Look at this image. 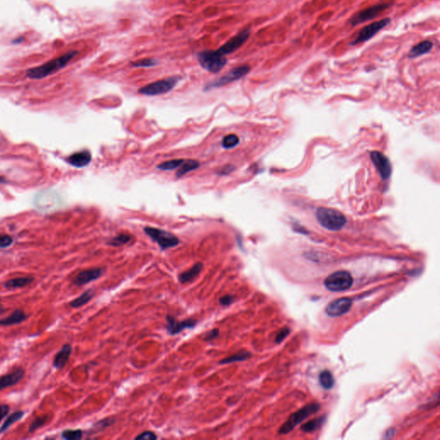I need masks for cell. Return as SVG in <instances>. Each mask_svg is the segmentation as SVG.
Wrapping results in <instances>:
<instances>
[{"label": "cell", "instance_id": "ee69618b", "mask_svg": "<svg viewBox=\"0 0 440 440\" xmlns=\"http://www.w3.org/2000/svg\"><path fill=\"white\" fill-rule=\"evenodd\" d=\"M4 182V180L3 178H0V184H3Z\"/></svg>", "mask_w": 440, "mask_h": 440}, {"label": "cell", "instance_id": "e575fe53", "mask_svg": "<svg viewBox=\"0 0 440 440\" xmlns=\"http://www.w3.org/2000/svg\"><path fill=\"white\" fill-rule=\"evenodd\" d=\"M46 420H48V416L38 417V418L34 420V422L31 423L30 428H28V432L31 434L33 432L36 431L37 429H39V428H42V426L46 424Z\"/></svg>", "mask_w": 440, "mask_h": 440}, {"label": "cell", "instance_id": "4316f807", "mask_svg": "<svg viewBox=\"0 0 440 440\" xmlns=\"http://www.w3.org/2000/svg\"><path fill=\"white\" fill-rule=\"evenodd\" d=\"M319 382L321 384L322 386L326 390H330L333 388L334 384V379L332 373L330 370H324L320 373L319 376Z\"/></svg>", "mask_w": 440, "mask_h": 440}, {"label": "cell", "instance_id": "ab89813d", "mask_svg": "<svg viewBox=\"0 0 440 440\" xmlns=\"http://www.w3.org/2000/svg\"><path fill=\"white\" fill-rule=\"evenodd\" d=\"M9 412L10 406H8V405H6V404L0 405V422H1L6 416H8Z\"/></svg>", "mask_w": 440, "mask_h": 440}, {"label": "cell", "instance_id": "6da1fadb", "mask_svg": "<svg viewBox=\"0 0 440 440\" xmlns=\"http://www.w3.org/2000/svg\"><path fill=\"white\" fill-rule=\"evenodd\" d=\"M78 54V51L72 50L66 52L58 58H54L52 60L46 62V64H42L40 66L30 68L27 70V76L30 80H42L46 76H50L51 74H54L64 66H66L69 64V62H72Z\"/></svg>", "mask_w": 440, "mask_h": 440}, {"label": "cell", "instance_id": "4dcf8cb0", "mask_svg": "<svg viewBox=\"0 0 440 440\" xmlns=\"http://www.w3.org/2000/svg\"><path fill=\"white\" fill-rule=\"evenodd\" d=\"M158 64V62L156 58H141V60H136V62H132L130 63L131 66H132V68H153V66H155Z\"/></svg>", "mask_w": 440, "mask_h": 440}, {"label": "cell", "instance_id": "83f0119b", "mask_svg": "<svg viewBox=\"0 0 440 440\" xmlns=\"http://www.w3.org/2000/svg\"><path fill=\"white\" fill-rule=\"evenodd\" d=\"M114 422V420L112 418H106V419L96 422L95 424L92 426V429L90 430V434H95L98 432L104 431V429L113 425Z\"/></svg>", "mask_w": 440, "mask_h": 440}, {"label": "cell", "instance_id": "5b68a950", "mask_svg": "<svg viewBox=\"0 0 440 440\" xmlns=\"http://www.w3.org/2000/svg\"><path fill=\"white\" fill-rule=\"evenodd\" d=\"M250 72V66L248 64H242V66L234 68L229 70L227 74H224V76H220L217 80H214V81L208 84L206 86L205 90H209L214 89V88H220L222 86H226L228 84L241 80L244 76H246Z\"/></svg>", "mask_w": 440, "mask_h": 440}, {"label": "cell", "instance_id": "9a60e30c", "mask_svg": "<svg viewBox=\"0 0 440 440\" xmlns=\"http://www.w3.org/2000/svg\"><path fill=\"white\" fill-rule=\"evenodd\" d=\"M370 158L382 178L387 179L390 178V176L392 174V164L390 162V160L387 158V156H385L384 154L378 152H373L370 153Z\"/></svg>", "mask_w": 440, "mask_h": 440}, {"label": "cell", "instance_id": "277c9868", "mask_svg": "<svg viewBox=\"0 0 440 440\" xmlns=\"http://www.w3.org/2000/svg\"><path fill=\"white\" fill-rule=\"evenodd\" d=\"M182 80V76H173L152 82L138 90V93L144 96H158L165 94L174 89V86Z\"/></svg>", "mask_w": 440, "mask_h": 440}, {"label": "cell", "instance_id": "9c48e42d", "mask_svg": "<svg viewBox=\"0 0 440 440\" xmlns=\"http://www.w3.org/2000/svg\"><path fill=\"white\" fill-rule=\"evenodd\" d=\"M390 6V4H376L375 6H372L367 9L362 10L360 12L355 13L354 15L352 16L349 20V22L352 26L354 27V26L363 24L364 22L372 20V19L376 18V16L380 15L381 13L384 12L385 10L388 9Z\"/></svg>", "mask_w": 440, "mask_h": 440}, {"label": "cell", "instance_id": "8992f818", "mask_svg": "<svg viewBox=\"0 0 440 440\" xmlns=\"http://www.w3.org/2000/svg\"><path fill=\"white\" fill-rule=\"evenodd\" d=\"M354 278L348 271H338L328 276L324 280V286L331 292H343L351 288Z\"/></svg>", "mask_w": 440, "mask_h": 440}, {"label": "cell", "instance_id": "f35d334b", "mask_svg": "<svg viewBox=\"0 0 440 440\" xmlns=\"http://www.w3.org/2000/svg\"><path fill=\"white\" fill-rule=\"evenodd\" d=\"M235 298L232 295H226V296H221L220 298V304L222 306H229L234 302Z\"/></svg>", "mask_w": 440, "mask_h": 440}, {"label": "cell", "instance_id": "7a4b0ae2", "mask_svg": "<svg viewBox=\"0 0 440 440\" xmlns=\"http://www.w3.org/2000/svg\"><path fill=\"white\" fill-rule=\"evenodd\" d=\"M197 60L203 69L212 74H218L227 64L226 55L218 50H204L197 54Z\"/></svg>", "mask_w": 440, "mask_h": 440}, {"label": "cell", "instance_id": "1f68e13d", "mask_svg": "<svg viewBox=\"0 0 440 440\" xmlns=\"http://www.w3.org/2000/svg\"><path fill=\"white\" fill-rule=\"evenodd\" d=\"M82 431L76 430H64L62 432V437L66 440H80L82 438Z\"/></svg>", "mask_w": 440, "mask_h": 440}, {"label": "cell", "instance_id": "ac0fdd59", "mask_svg": "<svg viewBox=\"0 0 440 440\" xmlns=\"http://www.w3.org/2000/svg\"><path fill=\"white\" fill-rule=\"evenodd\" d=\"M72 350V348L70 344H64L60 349V351L55 355L54 360L52 362L54 367L58 370L63 369L66 366V364H68V360L70 358Z\"/></svg>", "mask_w": 440, "mask_h": 440}, {"label": "cell", "instance_id": "2e32d148", "mask_svg": "<svg viewBox=\"0 0 440 440\" xmlns=\"http://www.w3.org/2000/svg\"><path fill=\"white\" fill-rule=\"evenodd\" d=\"M24 376L25 370L19 368L12 372L0 376V392L4 388H10L12 386L18 384L19 382H21Z\"/></svg>", "mask_w": 440, "mask_h": 440}, {"label": "cell", "instance_id": "ffe728a7", "mask_svg": "<svg viewBox=\"0 0 440 440\" xmlns=\"http://www.w3.org/2000/svg\"><path fill=\"white\" fill-rule=\"evenodd\" d=\"M202 269H203V264L200 262L196 263L191 268L179 274L178 276L179 282L182 284H186L192 282L200 274Z\"/></svg>", "mask_w": 440, "mask_h": 440}, {"label": "cell", "instance_id": "5bb4252c", "mask_svg": "<svg viewBox=\"0 0 440 440\" xmlns=\"http://www.w3.org/2000/svg\"><path fill=\"white\" fill-rule=\"evenodd\" d=\"M104 269L101 268L82 270L72 278V284L76 286L89 284L90 282H95L100 278L102 275L104 274Z\"/></svg>", "mask_w": 440, "mask_h": 440}, {"label": "cell", "instance_id": "d6a6232c", "mask_svg": "<svg viewBox=\"0 0 440 440\" xmlns=\"http://www.w3.org/2000/svg\"><path fill=\"white\" fill-rule=\"evenodd\" d=\"M238 143L239 138L236 135L233 134H232L227 135V136L224 138L222 146L226 149H230V148H233L236 146H238Z\"/></svg>", "mask_w": 440, "mask_h": 440}, {"label": "cell", "instance_id": "74e56055", "mask_svg": "<svg viewBox=\"0 0 440 440\" xmlns=\"http://www.w3.org/2000/svg\"><path fill=\"white\" fill-rule=\"evenodd\" d=\"M220 330L218 328H214V330H210V331H208V333L206 334L204 340H206V342H212V340L217 339L218 337L220 336Z\"/></svg>", "mask_w": 440, "mask_h": 440}, {"label": "cell", "instance_id": "603a6c76", "mask_svg": "<svg viewBox=\"0 0 440 440\" xmlns=\"http://www.w3.org/2000/svg\"><path fill=\"white\" fill-rule=\"evenodd\" d=\"M94 295H95V290L89 289V290L84 292V294H81L78 298L70 301L69 302V306L74 309L80 308L82 306H86V304H88L93 298Z\"/></svg>", "mask_w": 440, "mask_h": 440}, {"label": "cell", "instance_id": "7bdbcfd3", "mask_svg": "<svg viewBox=\"0 0 440 440\" xmlns=\"http://www.w3.org/2000/svg\"><path fill=\"white\" fill-rule=\"evenodd\" d=\"M4 312H6V309L4 308L3 306H2V304H1V302H0V316L2 315V314H4Z\"/></svg>", "mask_w": 440, "mask_h": 440}, {"label": "cell", "instance_id": "ba28073f", "mask_svg": "<svg viewBox=\"0 0 440 440\" xmlns=\"http://www.w3.org/2000/svg\"><path fill=\"white\" fill-rule=\"evenodd\" d=\"M319 410H320V406L318 404H312L298 410L292 416H290L288 422L282 426V428L280 429V434H286L290 432V431H292V429L296 425H298L304 420L307 419L309 416H312L313 414L318 412Z\"/></svg>", "mask_w": 440, "mask_h": 440}, {"label": "cell", "instance_id": "d6986e66", "mask_svg": "<svg viewBox=\"0 0 440 440\" xmlns=\"http://www.w3.org/2000/svg\"><path fill=\"white\" fill-rule=\"evenodd\" d=\"M28 318V316L22 310H16L9 316L0 319V326L8 327V326H12L16 324H20L26 321Z\"/></svg>", "mask_w": 440, "mask_h": 440}, {"label": "cell", "instance_id": "b9f144b4", "mask_svg": "<svg viewBox=\"0 0 440 440\" xmlns=\"http://www.w3.org/2000/svg\"><path fill=\"white\" fill-rule=\"evenodd\" d=\"M233 170H234V167H233L232 165H226L224 168H221V170L218 173L220 174H228L230 172H232Z\"/></svg>", "mask_w": 440, "mask_h": 440}, {"label": "cell", "instance_id": "484cf974", "mask_svg": "<svg viewBox=\"0 0 440 440\" xmlns=\"http://www.w3.org/2000/svg\"><path fill=\"white\" fill-rule=\"evenodd\" d=\"M250 354L248 352H239L238 354H235L232 355V356H229V357L226 358H224L222 360H220V364H229L236 363V362H241V361H244L248 360V358H250Z\"/></svg>", "mask_w": 440, "mask_h": 440}, {"label": "cell", "instance_id": "d4e9b609", "mask_svg": "<svg viewBox=\"0 0 440 440\" xmlns=\"http://www.w3.org/2000/svg\"><path fill=\"white\" fill-rule=\"evenodd\" d=\"M24 416V411H16V412H13L10 416H8V418L6 420L4 423L0 428V434H4L14 423L19 422Z\"/></svg>", "mask_w": 440, "mask_h": 440}, {"label": "cell", "instance_id": "44dd1931", "mask_svg": "<svg viewBox=\"0 0 440 440\" xmlns=\"http://www.w3.org/2000/svg\"><path fill=\"white\" fill-rule=\"evenodd\" d=\"M432 46H434V44L430 40H423L410 49V52H408V58H414L420 57L422 55L426 54L428 52H431Z\"/></svg>", "mask_w": 440, "mask_h": 440}, {"label": "cell", "instance_id": "f1b7e54d", "mask_svg": "<svg viewBox=\"0 0 440 440\" xmlns=\"http://www.w3.org/2000/svg\"><path fill=\"white\" fill-rule=\"evenodd\" d=\"M184 159H174V160H170L166 162H162L160 164L158 165V168L161 170H174L176 168H178L180 165L184 164Z\"/></svg>", "mask_w": 440, "mask_h": 440}, {"label": "cell", "instance_id": "d590c367", "mask_svg": "<svg viewBox=\"0 0 440 440\" xmlns=\"http://www.w3.org/2000/svg\"><path fill=\"white\" fill-rule=\"evenodd\" d=\"M13 244V238L9 235H0V248L12 246Z\"/></svg>", "mask_w": 440, "mask_h": 440}, {"label": "cell", "instance_id": "cb8c5ba5", "mask_svg": "<svg viewBox=\"0 0 440 440\" xmlns=\"http://www.w3.org/2000/svg\"><path fill=\"white\" fill-rule=\"evenodd\" d=\"M200 162L196 160H184V164L180 165L178 172H176V178H182L184 176L188 174V172H192L197 168H199Z\"/></svg>", "mask_w": 440, "mask_h": 440}, {"label": "cell", "instance_id": "4fadbf2b", "mask_svg": "<svg viewBox=\"0 0 440 440\" xmlns=\"http://www.w3.org/2000/svg\"><path fill=\"white\" fill-rule=\"evenodd\" d=\"M352 300L349 298H340L330 302L326 307V313L330 316L336 318L344 315L351 309Z\"/></svg>", "mask_w": 440, "mask_h": 440}, {"label": "cell", "instance_id": "7c38bea8", "mask_svg": "<svg viewBox=\"0 0 440 440\" xmlns=\"http://www.w3.org/2000/svg\"><path fill=\"white\" fill-rule=\"evenodd\" d=\"M166 330L170 336H176L185 330H190L196 327L197 321L194 319H186L184 321H178L172 316H167Z\"/></svg>", "mask_w": 440, "mask_h": 440}, {"label": "cell", "instance_id": "e0dca14e", "mask_svg": "<svg viewBox=\"0 0 440 440\" xmlns=\"http://www.w3.org/2000/svg\"><path fill=\"white\" fill-rule=\"evenodd\" d=\"M92 161V154L89 150H81L69 156L68 162L76 168H82L89 164Z\"/></svg>", "mask_w": 440, "mask_h": 440}, {"label": "cell", "instance_id": "8d00e7d4", "mask_svg": "<svg viewBox=\"0 0 440 440\" xmlns=\"http://www.w3.org/2000/svg\"><path fill=\"white\" fill-rule=\"evenodd\" d=\"M156 438H158V436L156 434L150 431L143 432L142 434L138 435L137 437L135 438V440H155Z\"/></svg>", "mask_w": 440, "mask_h": 440}, {"label": "cell", "instance_id": "8fae6325", "mask_svg": "<svg viewBox=\"0 0 440 440\" xmlns=\"http://www.w3.org/2000/svg\"><path fill=\"white\" fill-rule=\"evenodd\" d=\"M250 36V30L245 28L241 32H239L238 34H236L235 36L230 38L226 43L224 44L223 46H220V48L218 49V51L224 55L230 54L240 48L247 42Z\"/></svg>", "mask_w": 440, "mask_h": 440}, {"label": "cell", "instance_id": "30bf717a", "mask_svg": "<svg viewBox=\"0 0 440 440\" xmlns=\"http://www.w3.org/2000/svg\"><path fill=\"white\" fill-rule=\"evenodd\" d=\"M390 22H392V19L390 18H386L382 19L380 21L374 22L367 25L358 32L357 37L351 43L352 45L354 46V45L366 42L367 40H370L372 37L375 36L378 32L382 30L384 28L388 26L390 24Z\"/></svg>", "mask_w": 440, "mask_h": 440}, {"label": "cell", "instance_id": "52a82bcc", "mask_svg": "<svg viewBox=\"0 0 440 440\" xmlns=\"http://www.w3.org/2000/svg\"><path fill=\"white\" fill-rule=\"evenodd\" d=\"M144 230L146 235L149 236L153 241L159 245L162 250L176 247L180 242L178 238L164 230L158 229L153 227H146Z\"/></svg>", "mask_w": 440, "mask_h": 440}, {"label": "cell", "instance_id": "836d02e7", "mask_svg": "<svg viewBox=\"0 0 440 440\" xmlns=\"http://www.w3.org/2000/svg\"><path fill=\"white\" fill-rule=\"evenodd\" d=\"M322 422H324V418H319V419L318 420H310V422H307L306 424L302 426V431L306 432L315 431L318 428L321 426Z\"/></svg>", "mask_w": 440, "mask_h": 440}, {"label": "cell", "instance_id": "7402d4cb", "mask_svg": "<svg viewBox=\"0 0 440 440\" xmlns=\"http://www.w3.org/2000/svg\"><path fill=\"white\" fill-rule=\"evenodd\" d=\"M34 277L28 276V277H18V278H10L9 280L4 282V286L6 289H16V288H24L28 286V284L34 282Z\"/></svg>", "mask_w": 440, "mask_h": 440}, {"label": "cell", "instance_id": "60d3db41", "mask_svg": "<svg viewBox=\"0 0 440 440\" xmlns=\"http://www.w3.org/2000/svg\"><path fill=\"white\" fill-rule=\"evenodd\" d=\"M289 333H290V330H288V328L282 330V331L278 334L277 337H276V342H282V340H283L286 337L288 336V334Z\"/></svg>", "mask_w": 440, "mask_h": 440}, {"label": "cell", "instance_id": "3957f363", "mask_svg": "<svg viewBox=\"0 0 440 440\" xmlns=\"http://www.w3.org/2000/svg\"><path fill=\"white\" fill-rule=\"evenodd\" d=\"M316 215L322 226L330 230H340L346 223L345 216L340 212L331 208H318Z\"/></svg>", "mask_w": 440, "mask_h": 440}, {"label": "cell", "instance_id": "f546056e", "mask_svg": "<svg viewBox=\"0 0 440 440\" xmlns=\"http://www.w3.org/2000/svg\"><path fill=\"white\" fill-rule=\"evenodd\" d=\"M131 236L128 235V234H126V233H122V234H120V235L116 236L114 238L111 239L108 242V244L110 245V246H114V247H120L122 245H124L129 242L131 241Z\"/></svg>", "mask_w": 440, "mask_h": 440}]
</instances>
